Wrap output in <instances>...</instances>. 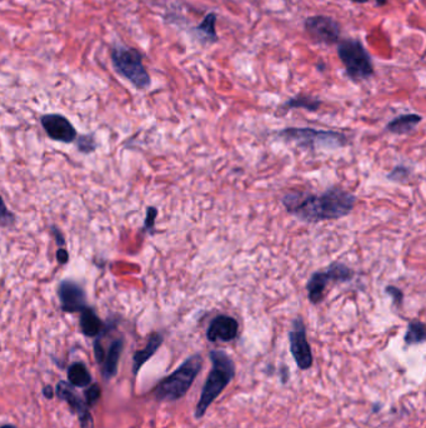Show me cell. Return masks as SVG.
Wrapping results in <instances>:
<instances>
[{"instance_id":"603a6c76","label":"cell","mask_w":426,"mask_h":428,"mask_svg":"<svg viewBox=\"0 0 426 428\" xmlns=\"http://www.w3.org/2000/svg\"><path fill=\"white\" fill-rule=\"evenodd\" d=\"M84 396H86V406L88 407H93V406L97 403L98 401L100 400L102 389H100L98 383H93V384H89V387L86 389Z\"/></svg>"},{"instance_id":"ac0fdd59","label":"cell","mask_w":426,"mask_h":428,"mask_svg":"<svg viewBox=\"0 0 426 428\" xmlns=\"http://www.w3.org/2000/svg\"><path fill=\"white\" fill-rule=\"evenodd\" d=\"M68 380L73 387L84 389L91 384V375L83 362H74L69 365Z\"/></svg>"},{"instance_id":"1f68e13d","label":"cell","mask_w":426,"mask_h":428,"mask_svg":"<svg viewBox=\"0 0 426 428\" xmlns=\"http://www.w3.org/2000/svg\"><path fill=\"white\" fill-rule=\"evenodd\" d=\"M0 428H17L15 426H13V424H4V426H1Z\"/></svg>"},{"instance_id":"d4e9b609","label":"cell","mask_w":426,"mask_h":428,"mask_svg":"<svg viewBox=\"0 0 426 428\" xmlns=\"http://www.w3.org/2000/svg\"><path fill=\"white\" fill-rule=\"evenodd\" d=\"M78 149L83 153H91L97 148V143L93 136H81L78 138Z\"/></svg>"},{"instance_id":"3957f363","label":"cell","mask_w":426,"mask_h":428,"mask_svg":"<svg viewBox=\"0 0 426 428\" xmlns=\"http://www.w3.org/2000/svg\"><path fill=\"white\" fill-rule=\"evenodd\" d=\"M283 142L294 144L298 148L309 152L317 150H336L349 145V137L345 133L325 131L315 128L290 127L277 133Z\"/></svg>"},{"instance_id":"e0dca14e","label":"cell","mask_w":426,"mask_h":428,"mask_svg":"<svg viewBox=\"0 0 426 428\" xmlns=\"http://www.w3.org/2000/svg\"><path fill=\"white\" fill-rule=\"evenodd\" d=\"M421 120H422V117L415 115V113L399 115L387 123V131H390L392 134L405 136V134L414 131L415 128L419 126Z\"/></svg>"},{"instance_id":"484cf974","label":"cell","mask_w":426,"mask_h":428,"mask_svg":"<svg viewBox=\"0 0 426 428\" xmlns=\"http://www.w3.org/2000/svg\"><path fill=\"white\" fill-rule=\"evenodd\" d=\"M158 217V209L155 207H148L147 208V217L144 221V232H149V233H154V228H155V219Z\"/></svg>"},{"instance_id":"277c9868","label":"cell","mask_w":426,"mask_h":428,"mask_svg":"<svg viewBox=\"0 0 426 428\" xmlns=\"http://www.w3.org/2000/svg\"><path fill=\"white\" fill-rule=\"evenodd\" d=\"M201 354H195L184 361L182 365L176 368L171 375L165 377L164 380L154 389V396L158 401L180 400L193 386L194 381L203 368Z\"/></svg>"},{"instance_id":"ba28073f","label":"cell","mask_w":426,"mask_h":428,"mask_svg":"<svg viewBox=\"0 0 426 428\" xmlns=\"http://www.w3.org/2000/svg\"><path fill=\"white\" fill-rule=\"evenodd\" d=\"M290 352L295 361L296 365L305 371L313 365V352L307 342V327L300 316L293 320L289 332Z\"/></svg>"},{"instance_id":"5bb4252c","label":"cell","mask_w":426,"mask_h":428,"mask_svg":"<svg viewBox=\"0 0 426 428\" xmlns=\"http://www.w3.org/2000/svg\"><path fill=\"white\" fill-rule=\"evenodd\" d=\"M164 342V337L159 332H154L148 338V343L144 349L137 351L133 356V373L137 376L142 365H145L154 354L158 352L160 346Z\"/></svg>"},{"instance_id":"44dd1931","label":"cell","mask_w":426,"mask_h":428,"mask_svg":"<svg viewBox=\"0 0 426 428\" xmlns=\"http://www.w3.org/2000/svg\"><path fill=\"white\" fill-rule=\"evenodd\" d=\"M410 174H411V171L408 167L399 164L392 168V171L387 174V178L390 182L405 183L410 177Z\"/></svg>"},{"instance_id":"83f0119b","label":"cell","mask_w":426,"mask_h":428,"mask_svg":"<svg viewBox=\"0 0 426 428\" xmlns=\"http://www.w3.org/2000/svg\"><path fill=\"white\" fill-rule=\"evenodd\" d=\"M94 354H95L98 363H102L104 360H105V352H104L102 344V336H99L94 341Z\"/></svg>"},{"instance_id":"5b68a950","label":"cell","mask_w":426,"mask_h":428,"mask_svg":"<svg viewBox=\"0 0 426 428\" xmlns=\"http://www.w3.org/2000/svg\"><path fill=\"white\" fill-rule=\"evenodd\" d=\"M355 271L341 262H334L323 271L314 272L307 280V299L312 304L323 302L329 283H347L355 278Z\"/></svg>"},{"instance_id":"7402d4cb","label":"cell","mask_w":426,"mask_h":428,"mask_svg":"<svg viewBox=\"0 0 426 428\" xmlns=\"http://www.w3.org/2000/svg\"><path fill=\"white\" fill-rule=\"evenodd\" d=\"M198 32L203 33L205 38H211V40H215V15L214 14H209L208 17L205 18L204 22L200 24Z\"/></svg>"},{"instance_id":"30bf717a","label":"cell","mask_w":426,"mask_h":428,"mask_svg":"<svg viewBox=\"0 0 426 428\" xmlns=\"http://www.w3.org/2000/svg\"><path fill=\"white\" fill-rule=\"evenodd\" d=\"M60 307L67 313H80L88 307L84 288L74 280H64L58 287Z\"/></svg>"},{"instance_id":"d6986e66","label":"cell","mask_w":426,"mask_h":428,"mask_svg":"<svg viewBox=\"0 0 426 428\" xmlns=\"http://www.w3.org/2000/svg\"><path fill=\"white\" fill-rule=\"evenodd\" d=\"M426 339V327L424 322L421 320H410L408 325V330L404 336V342L410 347V346H416L425 342Z\"/></svg>"},{"instance_id":"9c48e42d","label":"cell","mask_w":426,"mask_h":428,"mask_svg":"<svg viewBox=\"0 0 426 428\" xmlns=\"http://www.w3.org/2000/svg\"><path fill=\"white\" fill-rule=\"evenodd\" d=\"M55 394L59 400L67 402L72 412L78 416L80 427L94 428V420L89 412V407L86 406V401L80 398L79 394L75 392L74 387L70 383L65 381L58 382Z\"/></svg>"},{"instance_id":"8fae6325","label":"cell","mask_w":426,"mask_h":428,"mask_svg":"<svg viewBox=\"0 0 426 428\" xmlns=\"http://www.w3.org/2000/svg\"><path fill=\"white\" fill-rule=\"evenodd\" d=\"M40 123H41V127L44 128V131L48 134V137L53 141L70 144V143L74 142L78 137L76 129L63 115H43L40 118Z\"/></svg>"},{"instance_id":"6da1fadb","label":"cell","mask_w":426,"mask_h":428,"mask_svg":"<svg viewBox=\"0 0 426 428\" xmlns=\"http://www.w3.org/2000/svg\"><path fill=\"white\" fill-rule=\"evenodd\" d=\"M281 203L301 222L319 223L347 217L357 205V197L340 187H330L317 195L305 190L285 193Z\"/></svg>"},{"instance_id":"f546056e","label":"cell","mask_w":426,"mask_h":428,"mask_svg":"<svg viewBox=\"0 0 426 428\" xmlns=\"http://www.w3.org/2000/svg\"><path fill=\"white\" fill-rule=\"evenodd\" d=\"M51 232H53V235H54V238H55L58 246L64 247V245H65V240H64L63 233H62L57 227H51Z\"/></svg>"},{"instance_id":"4dcf8cb0","label":"cell","mask_w":426,"mask_h":428,"mask_svg":"<svg viewBox=\"0 0 426 428\" xmlns=\"http://www.w3.org/2000/svg\"><path fill=\"white\" fill-rule=\"evenodd\" d=\"M43 396L48 398V400H51L53 398V396H54V391H53V387L51 386H46L44 389H43Z\"/></svg>"},{"instance_id":"7a4b0ae2","label":"cell","mask_w":426,"mask_h":428,"mask_svg":"<svg viewBox=\"0 0 426 428\" xmlns=\"http://www.w3.org/2000/svg\"><path fill=\"white\" fill-rule=\"evenodd\" d=\"M209 356L211 370L201 389L199 402L195 407L194 416L197 420L204 417L211 403L227 389L229 383L233 381L237 372L233 358L225 351L213 349Z\"/></svg>"},{"instance_id":"9a60e30c","label":"cell","mask_w":426,"mask_h":428,"mask_svg":"<svg viewBox=\"0 0 426 428\" xmlns=\"http://www.w3.org/2000/svg\"><path fill=\"white\" fill-rule=\"evenodd\" d=\"M80 330L86 337H99L104 332L102 320L89 306L80 312Z\"/></svg>"},{"instance_id":"52a82bcc","label":"cell","mask_w":426,"mask_h":428,"mask_svg":"<svg viewBox=\"0 0 426 428\" xmlns=\"http://www.w3.org/2000/svg\"><path fill=\"white\" fill-rule=\"evenodd\" d=\"M113 62L115 68L139 89H145L150 86L148 72L144 68L142 57L137 51L124 48L115 49L113 52Z\"/></svg>"},{"instance_id":"d6a6232c","label":"cell","mask_w":426,"mask_h":428,"mask_svg":"<svg viewBox=\"0 0 426 428\" xmlns=\"http://www.w3.org/2000/svg\"><path fill=\"white\" fill-rule=\"evenodd\" d=\"M354 1H358V3H364V1H366V0H354Z\"/></svg>"},{"instance_id":"ffe728a7","label":"cell","mask_w":426,"mask_h":428,"mask_svg":"<svg viewBox=\"0 0 426 428\" xmlns=\"http://www.w3.org/2000/svg\"><path fill=\"white\" fill-rule=\"evenodd\" d=\"M321 107V100H319L317 98L305 97V96H299V97L291 98L286 103L281 105L283 112H288L290 109H307L309 112H317Z\"/></svg>"},{"instance_id":"4316f807","label":"cell","mask_w":426,"mask_h":428,"mask_svg":"<svg viewBox=\"0 0 426 428\" xmlns=\"http://www.w3.org/2000/svg\"><path fill=\"white\" fill-rule=\"evenodd\" d=\"M385 293L389 297L392 298L394 306L401 307L404 302V293L400 288L395 287V285H387Z\"/></svg>"},{"instance_id":"2e32d148","label":"cell","mask_w":426,"mask_h":428,"mask_svg":"<svg viewBox=\"0 0 426 428\" xmlns=\"http://www.w3.org/2000/svg\"><path fill=\"white\" fill-rule=\"evenodd\" d=\"M124 342L121 338L115 339L109 347L108 354L105 356V360L102 362V377L105 381H109L113 378L118 372V365H119L120 354L123 352Z\"/></svg>"},{"instance_id":"cb8c5ba5","label":"cell","mask_w":426,"mask_h":428,"mask_svg":"<svg viewBox=\"0 0 426 428\" xmlns=\"http://www.w3.org/2000/svg\"><path fill=\"white\" fill-rule=\"evenodd\" d=\"M15 222V217L12 212L8 209L4 200L0 195V226L1 227H11Z\"/></svg>"},{"instance_id":"4fadbf2b","label":"cell","mask_w":426,"mask_h":428,"mask_svg":"<svg viewBox=\"0 0 426 428\" xmlns=\"http://www.w3.org/2000/svg\"><path fill=\"white\" fill-rule=\"evenodd\" d=\"M307 33L314 39L324 43H334L339 38V25L330 18H309L305 22Z\"/></svg>"},{"instance_id":"7c38bea8","label":"cell","mask_w":426,"mask_h":428,"mask_svg":"<svg viewBox=\"0 0 426 428\" xmlns=\"http://www.w3.org/2000/svg\"><path fill=\"white\" fill-rule=\"evenodd\" d=\"M239 335V322L232 316L219 314L211 320L206 331L209 342H232Z\"/></svg>"},{"instance_id":"8992f818","label":"cell","mask_w":426,"mask_h":428,"mask_svg":"<svg viewBox=\"0 0 426 428\" xmlns=\"http://www.w3.org/2000/svg\"><path fill=\"white\" fill-rule=\"evenodd\" d=\"M339 57L352 79H368L373 74V63L364 46L355 40H345L339 46Z\"/></svg>"},{"instance_id":"f1b7e54d","label":"cell","mask_w":426,"mask_h":428,"mask_svg":"<svg viewBox=\"0 0 426 428\" xmlns=\"http://www.w3.org/2000/svg\"><path fill=\"white\" fill-rule=\"evenodd\" d=\"M57 261L59 264H65L69 262L68 251L64 249L63 247L57 251Z\"/></svg>"}]
</instances>
